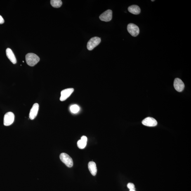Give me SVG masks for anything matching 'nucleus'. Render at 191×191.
Segmentation results:
<instances>
[{
	"label": "nucleus",
	"mask_w": 191,
	"mask_h": 191,
	"mask_svg": "<svg viewBox=\"0 0 191 191\" xmlns=\"http://www.w3.org/2000/svg\"><path fill=\"white\" fill-rule=\"evenodd\" d=\"M74 91L73 88H68L64 89L61 92V96L60 100L61 101H65L70 96Z\"/></svg>",
	"instance_id": "7"
},
{
	"label": "nucleus",
	"mask_w": 191,
	"mask_h": 191,
	"mask_svg": "<svg viewBox=\"0 0 191 191\" xmlns=\"http://www.w3.org/2000/svg\"><path fill=\"white\" fill-rule=\"evenodd\" d=\"M70 110L71 112L73 113H77L80 110V108L77 105H73L70 107Z\"/></svg>",
	"instance_id": "16"
},
{
	"label": "nucleus",
	"mask_w": 191,
	"mask_h": 191,
	"mask_svg": "<svg viewBox=\"0 0 191 191\" xmlns=\"http://www.w3.org/2000/svg\"><path fill=\"white\" fill-rule=\"evenodd\" d=\"M61 160L68 167H71L73 165V160L70 156L65 153H62L60 154Z\"/></svg>",
	"instance_id": "2"
},
{
	"label": "nucleus",
	"mask_w": 191,
	"mask_h": 191,
	"mask_svg": "<svg viewBox=\"0 0 191 191\" xmlns=\"http://www.w3.org/2000/svg\"><path fill=\"white\" fill-rule=\"evenodd\" d=\"M6 56L8 57L9 59L10 60L12 63L15 64L16 63L17 60L12 50L10 48H7L6 51Z\"/></svg>",
	"instance_id": "11"
},
{
	"label": "nucleus",
	"mask_w": 191,
	"mask_h": 191,
	"mask_svg": "<svg viewBox=\"0 0 191 191\" xmlns=\"http://www.w3.org/2000/svg\"><path fill=\"white\" fill-rule=\"evenodd\" d=\"M4 20L3 17L1 16L0 15V24H4Z\"/></svg>",
	"instance_id": "18"
},
{
	"label": "nucleus",
	"mask_w": 191,
	"mask_h": 191,
	"mask_svg": "<svg viewBox=\"0 0 191 191\" xmlns=\"http://www.w3.org/2000/svg\"><path fill=\"white\" fill-rule=\"evenodd\" d=\"M101 42V39L98 37H94L91 38L87 43V48L89 50H93L96 47L98 46Z\"/></svg>",
	"instance_id": "3"
},
{
	"label": "nucleus",
	"mask_w": 191,
	"mask_h": 191,
	"mask_svg": "<svg viewBox=\"0 0 191 191\" xmlns=\"http://www.w3.org/2000/svg\"><path fill=\"white\" fill-rule=\"evenodd\" d=\"M50 4L53 8H59L62 6V2L61 0H51Z\"/></svg>",
	"instance_id": "15"
},
{
	"label": "nucleus",
	"mask_w": 191,
	"mask_h": 191,
	"mask_svg": "<svg viewBox=\"0 0 191 191\" xmlns=\"http://www.w3.org/2000/svg\"><path fill=\"white\" fill-rule=\"evenodd\" d=\"M128 32L133 36H136L140 33V29L138 26L133 24H129L127 26Z\"/></svg>",
	"instance_id": "5"
},
{
	"label": "nucleus",
	"mask_w": 191,
	"mask_h": 191,
	"mask_svg": "<svg viewBox=\"0 0 191 191\" xmlns=\"http://www.w3.org/2000/svg\"><path fill=\"white\" fill-rule=\"evenodd\" d=\"M142 124L144 125L149 127H154L157 125V121L154 118L147 117L145 118L142 121Z\"/></svg>",
	"instance_id": "8"
},
{
	"label": "nucleus",
	"mask_w": 191,
	"mask_h": 191,
	"mask_svg": "<svg viewBox=\"0 0 191 191\" xmlns=\"http://www.w3.org/2000/svg\"><path fill=\"white\" fill-rule=\"evenodd\" d=\"M173 85L175 90L179 92L183 91L185 86L183 81L178 78H176L175 79Z\"/></svg>",
	"instance_id": "9"
},
{
	"label": "nucleus",
	"mask_w": 191,
	"mask_h": 191,
	"mask_svg": "<svg viewBox=\"0 0 191 191\" xmlns=\"http://www.w3.org/2000/svg\"><path fill=\"white\" fill-rule=\"evenodd\" d=\"M88 168L91 174L93 176L96 175L97 172V168L96 164L93 161H90L88 164Z\"/></svg>",
	"instance_id": "12"
},
{
	"label": "nucleus",
	"mask_w": 191,
	"mask_h": 191,
	"mask_svg": "<svg viewBox=\"0 0 191 191\" xmlns=\"http://www.w3.org/2000/svg\"><path fill=\"white\" fill-rule=\"evenodd\" d=\"M128 10L130 13L134 15H138L140 12V7L137 5H132L128 7Z\"/></svg>",
	"instance_id": "13"
},
{
	"label": "nucleus",
	"mask_w": 191,
	"mask_h": 191,
	"mask_svg": "<svg viewBox=\"0 0 191 191\" xmlns=\"http://www.w3.org/2000/svg\"><path fill=\"white\" fill-rule=\"evenodd\" d=\"M26 60L28 65L33 67L39 61L40 58L36 54L30 53L26 55Z\"/></svg>",
	"instance_id": "1"
},
{
	"label": "nucleus",
	"mask_w": 191,
	"mask_h": 191,
	"mask_svg": "<svg viewBox=\"0 0 191 191\" xmlns=\"http://www.w3.org/2000/svg\"><path fill=\"white\" fill-rule=\"evenodd\" d=\"M88 138L86 136H83L81 138V140H79L77 142V145L79 149H83L86 146Z\"/></svg>",
	"instance_id": "14"
},
{
	"label": "nucleus",
	"mask_w": 191,
	"mask_h": 191,
	"mask_svg": "<svg viewBox=\"0 0 191 191\" xmlns=\"http://www.w3.org/2000/svg\"><path fill=\"white\" fill-rule=\"evenodd\" d=\"M130 191H135V190H130Z\"/></svg>",
	"instance_id": "19"
},
{
	"label": "nucleus",
	"mask_w": 191,
	"mask_h": 191,
	"mask_svg": "<svg viewBox=\"0 0 191 191\" xmlns=\"http://www.w3.org/2000/svg\"><path fill=\"white\" fill-rule=\"evenodd\" d=\"M127 187L130 190H135V185L133 183H128L127 185Z\"/></svg>",
	"instance_id": "17"
},
{
	"label": "nucleus",
	"mask_w": 191,
	"mask_h": 191,
	"mask_svg": "<svg viewBox=\"0 0 191 191\" xmlns=\"http://www.w3.org/2000/svg\"><path fill=\"white\" fill-rule=\"evenodd\" d=\"M113 12L111 10H108L100 15L99 18L100 20L105 22H109L112 20Z\"/></svg>",
	"instance_id": "6"
},
{
	"label": "nucleus",
	"mask_w": 191,
	"mask_h": 191,
	"mask_svg": "<svg viewBox=\"0 0 191 191\" xmlns=\"http://www.w3.org/2000/svg\"><path fill=\"white\" fill-rule=\"evenodd\" d=\"M15 115L13 112H8L5 114L4 118V125L6 126L11 125L14 121Z\"/></svg>",
	"instance_id": "4"
},
{
	"label": "nucleus",
	"mask_w": 191,
	"mask_h": 191,
	"mask_svg": "<svg viewBox=\"0 0 191 191\" xmlns=\"http://www.w3.org/2000/svg\"></svg>",
	"instance_id": "20"
},
{
	"label": "nucleus",
	"mask_w": 191,
	"mask_h": 191,
	"mask_svg": "<svg viewBox=\"0 0 191 191\" xmlns=\"http://www.w3.org/2000/svg\"><path fill=\"white\" fill-rule=\"evenodd\" d=\"M39 105L37 103H34L29 113V118L30 119H34L37 116L38 111L39 110Z\"/></svg>",
	"instance_id": "10"
}]
</instances>
